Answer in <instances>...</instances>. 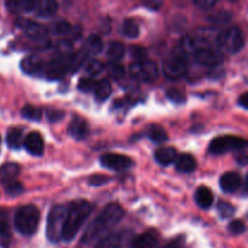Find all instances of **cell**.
<instances>
[{
	"instance_id": "7a4b0ae2",
	"label": "cell",
	"mask_w": 248,
	"mask_h": 248,
	"mask_svg": "<svg viewBox=\"0 0 248 248\" xmlns=\"http://www.w3.org/2000/svg\"><path fill=\"white\" fill-rule=\"evenodd\" d=\"M91 213V205L86 200H74L67 207L64 224L62 229L61 240L69 242L77 236L78 232L82 228L84 223Z\"/></svg>"
},
{
	"instance_id": "83f0119b",
	"label": "cell",
	"mask_w": 248,
	"mask_h": 248,
	"mask_svg": "<svg viewBox=\"0 0 248 248\" xmlns=\"http://www.w3.org/2000/svg\"><path fill=\"white\" fill-rule=\"evenodd\" d=\"M232 14L229 12L228 10H219V11H213L211 12L207 16V21L210 23L215 24V26H223V24L229 23L232 19Z\"/></svg>"
},
{
	"instance_id": "f6af8a7d",
	"label": "cell",
	"mask_w": 248,
	"mask_h": 248,
	"mask_svg": "<svg viewBox=\"0 0 248 248\" xmlns=\"http://www.w3.org/2000/svg\"><path fill=\"white\" fill-rule=\"evenodd\" d=\"M46 116H47V119L51 123H56V121H60L64 116V113L61 110H57V109H51V110H47Z\"/></svg>"
},
{
	"instance_id": "74e56055",
	"label": "cell",
	"mask_w": 248,
	"mask_h": 248,
	"mask_svg": "<svg viewBox=\"0 0 248 248\" xmlns=\"http://www.w3.org/2000/svg\"><path fill=\"white\" fill-rule=\"evenodd\" d=\"M166 97L170 101H172L173 103L177 104L186 102V94H184L181 90L176 89V87H170L166 91Z\"/></svg>"
},
{
	"instance_id": "7bdbcfd3",
	"label": "cell",
	"mask_w": 248,
	"mask_h": 248,
	"mask_svg": "<svg viewBox=\"0 0 248 248\" xmlns=\"http://www.w3.org/2000/svg\"><path fill=\"white\" fill-rule=\"evenodd\" d=\"M109 177L101 176V174H94V176L90 177L89 178V184L92 186H104L107 182H109Z\"/></svg>"
},
{
	"instance_id": "9a60e30c",
	"label": "cell",
	"mask_w": 248,
	"mask_h": 248,
	"mask_svg": "<svg viewBox=\"0 0 248 248\" xmlns=\"http://www.w3.org/2000/svg\"><path fill=\"white\" fill-rule=\"evenodd\" d=\"M219 184L220 188L223 189V191L232 194L236 193V191L241 188L242 179L241 177H240V174L236 173V172H227V173H224L220 177Z\"/></svg>"
},
{
	"instance_id": "c3c4849f",
	"label": "cell",
	"mask_w": 248,
	"mask_h": 248,
	"mask_svg": "<svg viewBox=\"0 0 248 248\" xmlns=\"http://www.w3.org/2000/svg\"><path fill=\"white\" fill-rule=\"evenodd\" d=\"M247 98H248V97H247L246 92H245V93L242 94V96L239 98V104H240V106H241L244 109H247V107H248Z\"/></svg>"
},
{
	"instance_id": "52a82bcc",
	"label": "cell",
	"mask_w": 248,
	"mask_h": 248,
	"mask_svg": "<svg viewBox=\"0 0 248 248\" xmlns=\"http://www.w3.org/2000/svg\"><path fill=\"white\" fill-rule=\"evenodd\" d=\"M130 74L136 80L143 82H152L157 80L160 70L154 61L144 60L140 62H133L130 65Z\"/></svg>"
},
{
	"instance_id": "5b68a950",
	"label": "cell",
	"mask_w": 248,
	"mask_h": 248,
	"mask_svg": "<svg viewBox=\"0 0 248 248\" xmlns=\"http://www.w3.org/2000/svg\"><path fill=\"white\" fill-rule=\"evenodd\" d=\"M247 147V140L236 136H219L212 140L208 153L212 155H222L228 152H241Z\"/></svg>"
},
{
	"instance_id": "8992f818",
	"label": "cell",
	"mask_w": 248,
	"mask_h": 248,
	"mask_svg": "<svg viewBox=\"0 0 248 248\" xmlns=\"http://www.w3.org/2000/svg\"><path fill=\"white\" fill-rule=\"evenodd\" d=\"M65 216H67L65 206L57 205L51 208L47 217V227H46V234L51 242H58L61 240Z\"/></svg>"
},
{
	"instance_id": "d6986e66",
	"label": "cell",
	"mask_w": 248,
	"mask_h": 248,
	"mask_svg": "<svg viewBox=\"0 0 248 248\" xmlns=\"http://www.w3.org/2000/svg\"><path fill=\"white\" fill-rule=\"evenodd\" d=\"M177 154L176 149L171 147H164V148H160L155 152L154 157L156 160L157 164H160L161 166H170L171 164H173L176 161Z\"/></svg>"
},
{
	"instance_id": "b9f144b4",
	"label": "cell",
	"mask_w": 248,
	"mask_h": 248,
	"mask_svg": "<svg viewBox=\"0 0 248 248\" xmlns=\"http://www.w3.org/2000/svg\"><path fill=\"white\" fill-rule=\"evenodd\" d=\"M131 57L135 58L136 62L147 60V51L140 46H131Z\"/></svg>"
},
{
	"instance_id": "836d02e7",
	"label": "cell",
	"mask_w": 248,
	"mask_h": 248,
	"mask_svg": "<svg viewBox=\"0 0 248 248\" xmlns=\"http://www.w3.org/2000/svg\"><path fill=\"white\" fill-rule=\"evenodd\" d=\"M21 114L24 119L31 121H40L41 118H43V110H41V108L35 106H31V104L24 106L22 108Z\"/></svg>"
},
{
	"instance_id": "7c38bea8",
	"label": "cell",
	"mask_w": 248,
	"mask_h": 248,
	"mask_svg": "<svg viewBox=\"0 0 248 248\" xmlns=\"http://www.w3.org/2000/svg\"><path fill=\"white\" fill-rule=\"evenodd\" d=\"M131 248H160L159 234L155 230H149L131 242Z\"/></svg>"
},
{
	"instance_id": "4316f807",
	"label": "cell",
	"mask_w": 248,
	"mask_h": 248,
	"mask_svg": "<svg viewBox=\"0 0 248 248\" xmlns=\"http://www.w3.org/2000/svg\"><path fill=\"white\" fill-rule=\"evenodd\" d=\"M125 45L119 41H111L108 44V47H107V56L110 61L113 62H118L125 55Z\"/></svg>"
},
{
	"instance_id": "e575fe53",
	"label": "cell",
	"mask_w": 248,
	"mask_h": 248,
	"mask_svg": "<svg viewBox=\"0 0 248 248\" xmlns=\"http://www.w3.org/2000/svg\"><path fill=\"white\" fill-rule=\"evenodd\" d=\"M51 33L55 34V35H65V34H69L72 31V27L70 23L65 19H56L55 22H52L50 26Z\"/></svg>"
},
{
	"instance_id": "30bf717a",
	"label": "cell",
	"mask_w": 248,
	"mask_h": 248,
	"mask_svg": "<svg viewBox=\"0 0 248 248\" xmlns=\"http://www.w3.org/2000/svg\"><path fill=\"white\" fill-rule=\"evenodd\" d=\"M17 26L24 31L27 36L35 41H45L47 40L48 36V29L43 24L38 23V22L31 21V19L19 18L17 21Z\"/></svg>"
},
{
	"instance_id": "7402d4cb",
	"label": "cell",
	"mask_w": 248,
	"mask_h": 248,
	"mask_svg": "<svg viewBox=\"0 0 248 248\" xmlns=\"http://www.w3.org/2000/svg\"><path fill=\"white\" fill-rule=\"evenodd\" d=\"M35 2L34 0H11L6 1V7L9 11L14 14H24V12H31L35 9Z\"/></svg>"
},
{
	"instance_id": "ee69618b",
	"label": "cell",
	"mask_w": 248,
	"mask_h": 248,
	"mask_svg": "<svg viewBox=\"0 0 248 248\" xmlns=\"http://www.w3.org/2000/svg\"><path fill=\"white\" fill-rule=\"evenodd\" d=\"M109 74L113 78H115V79H120V78H123L124 74H125V70H124V67H121V65L113 64L109 68Z\"/></svg>"
},
{
	"instance_id": "277c9868",
	"label": "cell",
	"mask_w": 248,
	"mask_h": 248,
	"mask_svg": "<svg viewBox=\"0 0 248 248\" xmlns=\"http://www.w3.org/2000/svg\"><path fill=\"white\" fill-rule=\"evenodd\" d=\"M217 44L227 53H237L245 45V38L239 27H229L220 31L217 36Z\"/></svg>"
},
{
	"instance_id": "8fae6325",
	"label": "cell",
	"mask_w": 248,
	"mask_h": 248,
	"mask_svg": "<svg viewBox=\"0 0 248 248\" xmlns=\"http://www.w3.org/2000/svg\"><path fill=\"white\" fill-rule=\"evenodd\" d=\"M99 162L103 167L114 170V171H124V170L130 169L133 165L131 157L126 156V155L115 154V153H108V154L102 155Z\"/></svg>"
},
{
	"instance_id": "603a6c76",
	"label": "cell",
	"mask_w": 248,
	"mask_h": 248,
	"mask_svg": "<svg viewBox=\"0 0 248 248\" xmlns=\"http://www.w3.org/2000/svg\"><path fill=\"white\" fill-rule=\"evenodd\" d=\"M35 12L39 17L48 18L57 12V2L53 0H41L35 2Z\"/></svg>"
},
{
	"instance_id": "cb8c5ba5",
	"label": "cell",
	"mask_w": 248,
	"mask_h": 248,
	"mask_svg": "<svg viewBox=\"0 0 248 248\" xmlns=\"http://www.w3.org/2000/svg\"><path fill=\"white\" fill-rule=\"evenodd\" d=\"M195 201L199 207L207 210L213 203V194L207 186H200L195 191Z\"/></svg>"
},
{
	"instance_id": "7dc6e473",
	"label": "cell",
	"mask_w": 248,
	"mask_h": 248,
	"mask_svg": "<svg viewBox=\"0 0 248 248\" xmlns=\"http://www.w3.org/2000/svg\"><path fill=\"white\" fill-rule=\"evenodd\" d=\"M144 5L147 7H149V9H152V10H157V9H160V7L162 6V2L161 1H156V0H152V1L144 2Z\"/></svg>"
},
{
	"instance_id": "484cf974",
	"label": "cell",
	"mask_w": 248,
	"mask_h": 248,
	"mask_svg": "<svg viewBox=\"0 0 248 248\" xmlns=\"http://www.w3.org/2000/svg\"><path fill=\"white\" fill-rule=\"evenodd\" d=\"M94 97L98 102H104L109 98L111 94V84L109 80H101L97 81L96 87H94Z\"/></svg>"
},
{
	"instance_id": "4fadbf2b",
	"label": "cell",
	"mask_w": 248,
	"mask_h": 248,
	"mask_svg": "<svg viewBox=\"0 0 248 248\" xmlns=\"http://www.w3.org/2000/svg\"><path fill=\"white\" fill-rule=\"evenodd\" d=\"M21 68L24 73L29 75H43L44 74V68H45V62L41 60L39 56L31 55L27 56L22 60Z\"/></svg>"
},
{
	"instance_id": "60d3db41",
	"label": "cell",
	"mask_w": 248,
	"mask_h": 248,
	"mask_svg": "<svg viewBox=\"0 0 248 248\" xmlns=\"http://www.w3.org/2000/svg\"><path fill=\"white\" fill-rule=\"evenodd\" d=\"M228 230H229L232 235H240L246 230V227H245L242 220H232V222L229 223V225H228Z\"/></svg>"
},
{
	"instance_id": "d590c367",
	"label": "cell",
	"mask_w": 248,
	"mask_h": 248,
	"mask_svg": "<svg viewBox=\"0 0 248 248\" xmlns=\"http://www.w3.org/2000/svg\"><path fill=\"white\" fill-rule=\"evenodd\" d=\"M218 212H219L220 217L223 219H228V218H232L235 215V207L232 203L222 200L218 203Z\"/></svg>"
},
{
	"instance_id": "ffe728a7",
	"label": "cell",
	"mask_w": 248,
	"mask_h": 248,
	"mask_svg": "<svg viewBox=\"0 0 248 248\" xmlns=\"http://www.w3.org/2000/svg\"><path fill=\"white\" fill-rule=\"evenodd\" d=\"M19 173V166L16 162H7L0 167V183L7 184L16 181Z\"/></svg>"
},
{
	"instance_id": "2e32d148",
	"label": "cell",
	"mask_w": 248,
	"mask_h": 248,
	"mask_svg": "<svg viewBox=\"0 0 248 248\" xmlns=\"http://www.w3.org/2000/svg\"><path fill=\"white\" fill-rule=\"evenodd\" d=\"M24 147L29 154L41 156L44 154V140L39 132H31L24 140Z\"/></svg>"
},
{
	"instance_id": "d4e9b609",
	"label": "cell",
	"mask_w": 248,
	"mask_h": 248,
	"mask_svg": "<svg viewBox=\"0 0 248 248\" xmlns=\"http://www.w3.org/2000/svg\"><path fill=\"white\" fill-rule=\"evenodd\" d=\"M103 51V41L96 34L87 36L84 45V52L90 53V55H98Z\"/></svg>"
},
{
	"instance_id": "e0dca14e",
	"label": "cell",
	"mask_w": 248,
	"mask_h": 248,
	"mask_svg": "<svg viewBox=\"0 0 248 248\" xmlns=\"http://www.w3.org/2000/svg\"><path fill=\"white\" fill-rule=\"evenodd\" d=\"M68 132L74 140H82L89 135V125L82 118L75 116V118L72 119L69 126H68Z\"/></svg>"
},
{
	"instance_id": "9c48e42d",
	"label": "cell",
	"mask_w": 248,
	"mask_h": 248,
	"mask_svg": "<svg viewBox=\"0 0 248 248\" xmlns=\"http://www.w3.org/2000/svg\"><path fill=\"white\" fill-rule=\"evenodd\" d=\"M194 57L195 61L201 65H205L208 68H215L218 67L219 64H222L224 62V56L217 48H213L211 46L208 47L200 48L199 51H196L194 53Z\"/></svg>"
},
{
	"instance_id": "f546056e",
	"label": "cell",
	"mask_w": 248,
	"mask_h": 248,
	"mask_svg": "<svg viewBox=\"0 0 248 248\" xmlns=\"http://www.w3.org/2000/svg\"><path fill=\"white\" fill-rule=\"evenodd\" d=\"M10 224L9 217L5 211H0V244L2 246H6L10 241Z\"/></svg>"
},
{
	"instance_id": "f1b7e54d",
	"label": "cell",
	"mask_w": 248,
	"mask_h": 248,
	"mask_svg": "<svg viewBox=\"0 0 248 248\" xmlns=\"http://www.w3.org/2000/svg\"><path fill=\"white\" fill-rule=\"evenodd\" d=\"M121 34L126 38L130 39H135L140 35V26H138L137 22L132 18H127L121 24Z\"/></svg>"
},
{
	"instance_id": "6da1fadb",
	"label": "cell",
	"mask_w": 248,
	"mask_h": 248,
	"mask_svg": "<svg viewBox=\"0 0 248 248\" xmlns=\"http://www.w3.org/2000/svg\"><path fill=\"white\" fill-rule=\"evenodd\" d=\"M123 217L124 210L121 208V206L113 202L108 203V205L103 208V211L99 213L98 217H97L96 219L87 227V229L85 230L84 236H82V242H85V244H91V242H93L94 240H97L98 237L104 236V234H106L110 228H113L114 225L118 224Z\"/></svg>"
},
{
	"instance_id": "1f68e13d",
	"label": "cell",
	"mask_w": 248,
	"mask_h": 248,
	"mask_svg": "<svg viewBox=\"0 0 248 248\" xmlns=\"http://www.w3.org/2000/svg\"><path fill=\"white\" fill-rule=\"evenodd\" d=\"M22 136H23V130L19 127L10 128L6 135V142L11 149H19L22 144Z\"/></svg>"
},
{
	"instance_id": "d6a6232c",
	"label": "cell",
	"mask_w": 248,
	"mask_h": 248,
	"mask_svg": "<svg viewBox=\"0 0 248 248\" xmlns=\"http://www.w3.org/2000/svg\"><path fill=\"white\" fill-rule=\"evenodd\" d=\"M147 135L153 142L157 143V144H161V143L167 140L166 131L164 130V127H161L159 125H150L149 128H148Z\"/></svg>"
},
{
	"instance_id": "681fc988",
	"label": "cell",
	"mask_w": 248,
	"mask_h": 248,
	"mask_svg": "<svg viewBox=\"0 0 248 248\" xmlns=\"http://www.w3.org/2000/svg\"><path fill=\"white\" fill-rule=\"evenodd\" d=\"M164 248H182V244L179 240H176V241H172L170 244H167Z\"/></svg>"
},
{
	"instance_id": "44dd1931",
	"label": "cell",
	"mask_w": 248,
	"mask_h": 248,
	"mask_svg": "<svg viewBox=\"0 0 248 248\" xmlns=\"http://www.w3.org/2000/svg\"><path fill=\"white\" fill-rule=\"evenodd\" d=\"M174 162H176V170L181 173H191L196 169V161L190 154L178 155Z\"/></svg>"
},
{
	"instance_id": "ba28073f",
	"label": "cell",
	"mask_w": 248,
	"mask_h": 248,
	"mask_svg": "<svg viewBox=\"0 0 248 248\" xmlns=\"http://www.w3.org/2000/svg\"><path fill=\"white\" fill-rule=\"evenodd\" d=\"M189 65L186 58L181 55L167 57L162 63V73L170 80H179L188 74Z\"/></svg>"
},
{
	"instance_id": "5bb4252c",
	"label": "cell",
	"mask_w": 248,
	"mask_h": 248,
	"mask_svg": "<svg viewBox=\"0 0 248 248\" xmlns=\"http://www.w3.org/2000/svg\"><path fill=\"white\" fill-rule=\"evenodd\" d=\"M125 240V232L119 230V232H111L101 237L96 244L94 248H121Z\"/></svg>"
},
{
	"instance_id": "4dcf8cb0",
	"label": "cell",
	"mask_w": 248,
	"mask_h": 248,
	"mask_svg": "<svg viewBox=\"0 0 248 248\" xmlns=\"http://www.w3.org/2000/svg\"><path fill=\"white\" fill-rule=\"evenodd\" d=\"M85 61H86V53L84 51L75 52L74 55L67 57V68L70 72H78L80 68L84 67Z\"/></svg>"
},
{
	"instance_id": "3957f363",
	"label": "cell",
	"mask_w": 248,
	"mask_h": 248,
	"mask_svg": "<svg viewBox=\"0 0 248 248\" xmlns=\"http://www.w3.org/2000/svg\"><path fill=\"white\" fill-rule=\"evenodd\" d=\"M40 212L34 205H27L18 208L15 215L14 223L17 232L24 236H31L38 230Z\"/></svg>"
},
{
	"instance_id": "bcb514c9",
	"label": "cell",
	"mask_w": 248,
	"mask_h": 248,
	"mask_svg": "<svg viewBox=\"0 0 248 248\" xmlns=\"http://www.w3.org/2000/svg\"><path fill=\"white\" fill-rule=\"evenodd\" d=\"M194 4L202 10H211L217 5V1H215V0H195Z\"/></svg>"
},
{
	"instance_id": "8d00e7d4",
	"label": "cell",
	"mask_w": 248,
	"mask_h": 248,
	"mask_svg": "<svg viewBox=\"0 0 248 248\" xmlns=\"http://www.w3.org/2000/svg\"><path fill=\"white\" fill-rule=\"evenodd\" d=\"M102 69H103V64L98 60H94V58L87 61L86 65H85V70H86L90 77H94V75L99 74Z\"/></svg>"
},
{
	"instance_id": "f35d334b",
	"label": "cell",
	"mask_w": 248,
	"mask_h": 248,
	"mask_svg": "<svg viewBox=\"0 0 248 248\" xmlns=\"http://www.w3.org/2000/svg\"><path fill=\"white\" fill-rule=\"evenodd\" d=\"M23 190V186H22L21 182L18 181H12L10 182V183L5 184V191H6V194H9V195L11 196L19 195Z\"/></svg>"
},
{
	"instance_id": "ac0fdd59",
	"label": "cell",
	"mask_w": 248,
	"mask_h": 248,
	"mask_svg": "<svg viewBox=\"0 0 248 248\" xmlns=\"http://www.w3.org/2000/svg\"><path fill=\"white\" fill-rule=\"evenodd\" d=\"M181 47L182 51L195 53L200 48L208 47V43L206 39H203L200 35H186L182 39Z\"/></svg>"
},
{
	"instance_id": "ab89813d",
	"label": "cell",
	"mask_w": 248,
	"mask_h": 248,
	"mask_svg": "<svg viewBox=\"0 0 248 248\" xmlns=\"http://www.w3.org/2000/svg\"><path fill=\"white\" fill-rule=\"evenodd\" d=\"M97 81L93 78H84L79 82V90L84 92H93Z\"/></svg>"
}]
</instances>
